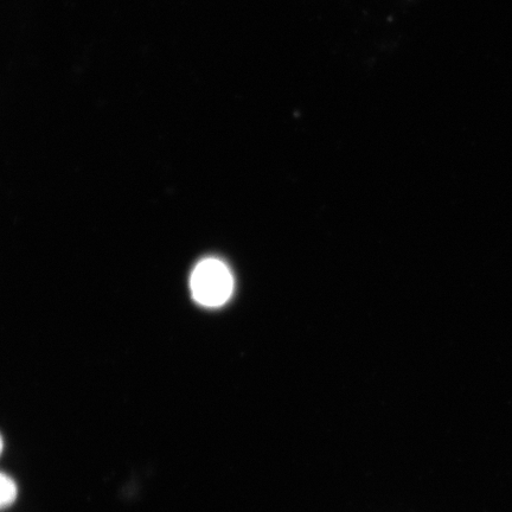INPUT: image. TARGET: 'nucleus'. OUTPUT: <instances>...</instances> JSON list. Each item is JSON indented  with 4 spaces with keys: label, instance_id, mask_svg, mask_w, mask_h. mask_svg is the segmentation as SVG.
<instances>
[{
    "label": "nucleus",
    "instance_id": "2",
    "mask_svg": "<svg viewBox=\"0 0 512 512\" xmlns=\"http://www.w3.org/2000/svg\"><path fill=\"white\" fill-rule=\"evenodd\" d=\"M18 495L17 485L9 476L0 472V510L10 507Z\"/></svg>",
    "mask_w": 512,
    "mask_h": 512
},
{
    "label": "nucleus",
    "instance_id": "1",
    "mask_svg": "<svg viewBox=\"0 0 512 512\" xmlns=\"http://www.w3.org/2000/svg\"><path fill=\"white\" fill-rule=\"evenodd\" d=\"M190 290L197 304L215 309L226 304L232 297L233 274L223 261L203 259L191 273Z\"/></svg>",
    "mask_w": 512,
    "mask_h": 512
},
{
    "label": "nucleus",
    "instance_id": "3",
    "mask_svg": "<svg viewBox=\"0 0 512 512\" xmlns=\"http://www.w3.org/2000/svg\"><path fill=\"white\" fill-rule=\"evenodd\" d=\"M3 450H4V440H3L2 435H0V456H2Z\"/></svg>",
    "mask_w": 512,
    "mask_h": 512
}]
</instances>
